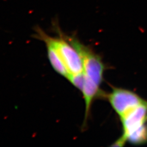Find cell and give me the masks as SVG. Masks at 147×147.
I'll return each instance as SVG.
<instances>
[{
    "label": "cell",
    "instance_id": "7",
    "mask_svg": "<svg viewBox=\"0 0 147 147\" xmlns=\"http://www.w3.org/2000/svg\"><path fill=\"white\" fill-rule=\"evenodd\" d=\"M69 81L77 88L82 90L84 84V72L82 73L71 75L68 79Z\"/></svg>",
    "mask_w": 147,
    "mask_h": 147
},
{
    "label": "cell",
    "instance_id": "1",
    "mask_svg": "<svg viewBox=\"0 0 147 147\" xmlns=\"http://www.w3.org/2000/svg\"><path fill=\"white\" fill-rule=\"evenodd\" d=\"M53 31L57 34L56 37L49 36L38 26L35 27L34 34L33 36L44 42L50 43L56 48L69 73L70 76L71 75L83 73L84 68L81 58L75 48L64 36L57 21L53 22Z\"/></svg>",
    "mask_w": 147,
    "mask_h": 147
},
{
    "label": "cell",
    "instance_id": "3",
    "mask_svg": "<svg viewBox=\"0 0 147 147\" xmlns=\"http://www.w3.org/2000/svg\"><path fill=\"white\" fill-rule=\"evenodd\" d=\"M113 110L121 118L127 113L147 102L134 92L122 88H115L108 95Z\"/></svg>",
    "mask_w": 147,
    "mask_h": 147
},
{
    "label": "cell",
    "instance_id": "4",
    "mask_svg": "<svg viewBox=\"0 0 147 147\" xmlns=\"http://www.w3.org/2000/svg\"><path fill=\"white\" fill-rule=\"evenodd\" d=\"M121 119L123 125V135L114 143L113 146H123L129 137L146 125L147 102L134 109Z\"/></svg>",
    "mask_w": 147,
    "mask_h": 147
},
{
    "label": "cell",
    "instance_id": "6",
    "mask_svg": "<svg viewBox=\"0 0 147 147\" xmlns=\"http://www.w3.org/2000/svg\"><path fill=\"white\" fill-rule=\"evenodd\" d=\"M47 49V57L53 69L60 75L68 80L70 74L59 53L49 42H44Z\"/></svg>",
    "mask_w": 147,
    "mask_h": 147
},
{
    "label": "cell",
    "instance_id": "5",
    "mask_svg": "<svg viewBox=\"0 0 147 147\" xmlns=\"http://www.w3.org/2000/svg\"><path fill=\"white\" fill-rule=\"evenodd\" d=\"M84 86L81 92L83 93L85 103V115L84 123H85L89 116L92 104L95 98L99 94V86L84 75Z\"/></svg>",
    "mask_w": 147,
    "mask_h": 147
},
{
    "label": "cell",
    "instance_id": "2",
    "mask_svg": "<svg viewBox=\"0 0 147 147\" xmlns=\"http://www.w3.org/2000/svg\"><path fill=\"white\" fill-rule=\"evenodd\" d=\"M66 39L75 48L81 58L84 73L100 86L103 79L104 65L99 56L73 36L64 33Z\"/></svg>",
    "mask_w": 147,
    "mask_h": 147
}]
</instances>
